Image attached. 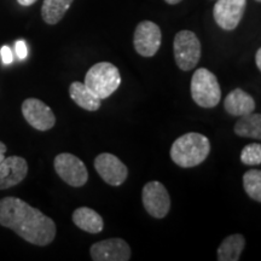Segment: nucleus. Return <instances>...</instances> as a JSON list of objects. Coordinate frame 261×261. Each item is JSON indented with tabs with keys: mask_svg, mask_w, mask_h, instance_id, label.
<instances>
[{
	"mask_svg": "<svg viewBox=\"0 0 261 261\" xmlns=\"http://www.w3.org/2000/svg\"><path fill=\"white\" fill-rule=\"evenodd\" d=\"M84 83L103 100L119 89L121 85V74L119 68L110 62H99L90 68Z\"/></svg>",
	"mask_w": 261,
	"mask_h": 261,
	"instance_id": "obj_3",
	"label": "nucleus"
},
{
	"mask_svg": "<svg viewBox=\"0 0 261 261\" xmlns=\"http://www.w3.org/2000/svg\"><path fill=\"white\" fill-rule=\"evenodd\" d=\"M21 109L25 121L37 130L45 132L56 125V116L51 108L38 98H27Z\"/></svg>",
	"mask_w": 261,
	"mask_h": 261,
	"instance_id": "obj_9",
	"label": "nucleus"
},
{
	"mask_svg": "<svg viewBox=\"0 0 261 261\" xmlns=\"http://www.w3.org/2000/svg\"><path fill=\"white\" fill-rule=\"evenodd\" d=\"M37 2H38V0H17L18 4L22 5V6H31L33 4H35Z\"/></svg>",
	"mask_w": 261,
	"mask_h": 261,
	"instance_id": "obj_26",
	"label": "nucleus"
},
{
	"mask_svg": "<svg viewBox=\"0 0 261 261\" xmlns=\"http://www.w3.org/2000/svg\"><path fill=\"white\" fill-rule=\"evenodd\" d=\"M93 261H128L132 256L129 244L122 238H109L93 243L90 248Z\"/></svg>",
	"mask_w": 261,
	"mask_h": 261,
	"instance_id": "obj_12",
	"label": "nucleus"
},
{
	"mask_svg": "<svg viewBox=\"0 0 261 261\" xmlns=\"http://www.w3.org/2000/svg\"><path fill=\"white\" fill-rule=\"evenodd\" d=\"M244 247H246V238L243 237V234H230L218 248L217 259L219 261H238Z\"/></svg>",
	"mask_w": 261,
	"mask_h": 261,
	"instance_id": "obj_17",
	"label": "nucleus"
},
{
	"mask_svg": "<svg viewBox=\"0 0 261 261\" xmlns=\"http://www.w3.org/2000/svg\"><path fill=\"white\" fill-rule=\"evenodd\" d=\"M234 133L243 138L261 139V115L260 114L250 113L247 115L240 116L238 121L234 123Z\"/></svg>",
	"mask_w": 261,
	"mask_h": 261,
	"instance_id": "obj_18",
	"label": "nucleus"
},
{
	"mask_svg": "<svg viewBox=\"0 0 261 261\" xmlns=\"http://www.w3.org/2000/svg\"><path fill=\"white\" fill-rule=\"evenodd\" d=\"M6 150H8V148H6V145L3 142H0V162H2L3 160L5 159Z\"/></svg>",
	"mask_w": 261,
	"mask_h": 261,
	"instance_id": "obj_25",
	"label": "nucleus"
},
{
	"mask_svg": "<svg viewBox=\"0 0 261 261\" xmlns=\"http://www.w3.org/2000/svg\"><path fill=\"white\" fill-rule=\"evenodd\" d=\"M241 161L246 166H259L261 163L260 143H252L244 146L241 151Z\"/></svg>",
	"mask_w": 261,
	"mask_h": 261,
	"instance_id": "obj_21",
	"label": "nucleus"
},
{
	"mask_svg": "<svg viewBox=\"0 0 261 261\" xmlns=\"http://www.w3.org/2000/svg\"><path fill=\"white\" fill-rule=\"evenodd\" d=\"M94 168L110 187H121L128 177V168L117 156L103 152L94 159Z\"/></svg>",
	"mask_w": 261,
	"mask_h": 261,
	"instance_id": "obj_10",
	"label": "nucleus"
},
{
	"mask_svg": "<svg viewBox=\"0 0 261 261\" xmlns=\"http://www.w3.org/2000/svg\"><path fill=\"white\" fill-rule=\"evenodd\" d=\"M255 2H257V3H261V0H255Z\"/></svg>",
	"mask_w": 261,
	"mask_h": 261,
	"instance_id": "obj_28",
	"label": "nucleus"
},
{
	"mask_svg": "<svg viewBox=\"0 0 261 261\" xmlns=\"http://www.w3.org/2000/svg\"><path fill=\"white\" fill-rule=\"evenodd\" d=\"M175 64L182 71L192 70L201 60V42L191 31H180L173 41Z\"/></svg>",
	"mask_w": 261,
	"mask_h": 261,
	"instance_id": "obj_5",
	"label": "nucleus"
},
{
	"mask_svg": "<svg viewBox=\"0 0 261 261\" xmlns=\"http://www.w3.org/2000/svg\"><path fill=\"white\" fill-rule=\"evenodd\" d=\"M224 108L231 116H242L255 110V100L242 89H234L225 98Z\"/></svg>",
	"mask_w": 261,
	"mask_h": 261,
	"instance_id": "obj_14",
	"label": "nucleus"
},
{
	"mask_svg": "<svg viewBox=\"0 0 261 261\" xmlns=\"http://www.w3.org/2000/svg\"><path fill=\"white\" fill-rule=\"evenodd\" d=\"M191 97L198 107L211 109L221 99V89L217 76L207 68H198L191 79Z\"/></svg>",
	"mask_w": 261,
	"mask_h": 261,
	"instance_id": "obj_4",
	"label": "nucleus"
},
{
	"mask_svg": "<svg viewBox=\"0 0 261 261\" xmlns=\"http://www.w3.org/2000/svg\"><path fill=\"white\" fill-rule=\"evenodd\" d=\"M247 0H217L213 9L215 23L224 31H233L242 21Z\"/></svg>",
	"mask_w": 261,
	"mask_h": 261,
	"instance_id": "obj_11",
	"label": "nucleus"
},
{
	"mask_svg": "<svg viewBox=\"0 0 261 261\" xmlns=\"http://www.w3.org/2000/svg\"><path fill=\"white\" fill-rule=\"evenodd\" d=\"M243 189L250 198L261 202V171L250 169L243 174Z\"/></svg>",
	"mask_w": 261,
	"mask_h": 261,
	"instance_id": "obj_20",
	"label": "nucleus"
},
{
	"mask_svg": "<svg viewBox=\"0 0 261 261\" xmlns=\"http://www.w3.org/2000/svg\"><path fill=\"white\" fill-rule=\"evenodd\" d=\"M15 51H16V55H17V57L19 58V60H24V58L27 57V54H28L27 45H25V42L23 40H18L17 42H16Z\"/></svg>",
	"mask_w": 261,
	"mask_h": 261,
	"instance_id": "obj_22",
	"label": "nucleus"
},
{
	"mask_svg": "<svg viewBox=\"0 0 261 261\" xmlns=\"http://www.w3.org/2000/svg\"><path fill=\"white\" fill-rule=\"evenodd\" d=\"M0 225L12 230L28 243L39 247L54 242L57 233L56 224L50 217L12 196L0 200Z\"/></svg>",
	"mask_w": 261,
	"mask_h": 261,
	"instance_id": "obj_1",
	"label": "nucleus"
},
{
	"mask_svg": "<svg viewBox=\"0 0 261 261\" xmlns=\"http://www.w3.org/2000/svg\"><path fill=\"white\" fill-rule=\"evenodd\" d=\"M162 33L156 23L151 21H142L137 25L133 35V45L137 54L143 57H152L161 46Z\"/></svg>",
	"mask_w": 261,
	"mask_h": 261,
	"instance_id": "obj_8",
	"label": "nucleus"
},
{
	"mask_svg": "<svg viewBox=\"0 0 261 261\" xmlns=\"http://www.w3.org/2000/svg\"><path fill=\"white\" fill-rule=\"evenodd\" d=\"M54 167L57 175L71 188H83L89 180V171L81 160L69 152H62L55 158Z\"/></svg>",
	"mask_w": 261,
	"mask_h": 261,
	"instance_id": "obj_6",
	"label": "nucleus"
},
{
	"mask_svg": "<svg viewBox=\"0 0 261 261\" xmlns=\"http://www.w3.org/2000/svg\"><path fill=\"white\" fill-rule=\"evenodd\" d=\"M165 2L167 3V4H169V5H177L180 2H182V0H165Z\"/></svg>",
	"mask_w": 261,
	"mask_h": 261,
	"instance_id": "obj_27",
	"label": "nucleus"
},
{
	"mask_svg": "<svg viewBox=\"0 0 261 261\" xmlns=\"http://www.w3.org/2000/svg\"><path fill=\"white\" fill-rule=\"evenodd\" d=\"M255 63L257 69L261 70V48H257L256 54H255Z\"/></svg>",
	"mask_w": 261,
	"mask_h": 261,
	"instance_id": "obj_24",
	"label": "nucleus"
},
{
	"mask_svg": "<svg viewBox=\"0 0 261 261\" xmlns=\"http://www.w3.org/2000/svg\"><path fill=\"white\" fill-rule=\"evenodd\" d=\"M74 0H44L41 6V17L45 23L55 25L64 17Z\"/></svg>",
	"mask_w": 261,
	"mask_h": 261,
	"instance_id": "obj_19",
	"label": "nucleus"
},
{
	"mask_svg": "<svg viewBox=\"0 0 261 261\" xmlns=\"http://www.w3.org/2000/svg\"><path fill=\"white\" fill-rule=\"evenodd\" d=\"M142 202L146 213L155 219H163L171 211V197L162 182H146L142 191Z\"/></svg>",
	"mask_w": 261,
	"mask_h": 261,
	"instance_id": "obj_7",
	"label": "nucleus"
},
{
	"mask_svg": "<svg viewBox=\"0 0 261 261\" xmlns=\"http://www.w3.org/2000/svg\"><path fill=\"white\" fill-rule=\"evenodd\" d=\"M73 223L80 230L92 234L102 232L104 228V221L100 214L89 207H79L74 211L71 215Z\"/></svg>",
	"mask_w": 261,
	"mask_h": 261,
	"instance_id": "obj_15",
	"label": "nucleus"
},
{
	"mask_svg": "<svg viewBox=\"0 0 261 261\" xmlns=\"http://www.w3.org/2000/svg\"><path fill=\"white\" fill-rule=\"evenodd\" d=\"M69 96L76 106L87 112H97L102 104V99L98 98L85 83H80V81H74L70 84Z\"/></svg>",
	"mask_w": 261,
	"mask_h": 261,
	"instance_id": "obj_16",
	"label": "nucleus"
},
{
	"mask_svg": "<svg viewBox=\"0 0 261 261\" xmlns=\"http://www.w3.org/2000/svg\"><path fill=\"white\" fill-rule=\"evenodd\" d=\"M0 55H2V60L4 64H10L14 61V55H12L11 48L9 46H3L0 50Z\"/></svg>",
	"mask_w": 261,
	"mask_h": 261,
	"instance_id": "obj_23",
	"label": "nucleus"
},
{
	"mask_svg": "<svg viewBox=\"0 0 261 261\" xmlns=\"http://www.w3.org/2000/svg\"><path fill=\"white\" fill-rule=\"evenodd\" d=\"M211 152V142L197 132H189L174 140L171 146L172 161L181 168H192L207 160Z\"/></svg>",
	"mask_w": 261,
	"mask_h": 261,
	"instance_id": "obj_2",
	"label": "nucleus"
},
{
	"mask_svg": "<svg viewBox=\"0 0 261 261\" xmlns=\"http://www.w3.org/2000/svg\"><path fill=\"white\" fill-rule=\"evenodd\" d=\"M28 174V163L21 156H9L0 162V190L22 182Z\"/></svg>",
	"mask_w": 261,
	"mask_h": 261,
	"instance_id": "obj_13",
	"label": "nucleus"
}]
</instances>
